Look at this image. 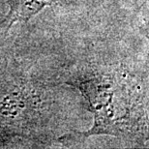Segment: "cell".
Wrapping results in <instances>:
<instances>
[{
	"instance_id": "obj_1",
	"label": "cell",
	"mask_w": 149,
	"mask_h": 149,
	"mask_svg": "<svg viewBox=\"0 0 149 149\" xmlns=\"http://www.w3.org/2000/svg\"><path fill=\"white\" fill-rule=\"evenodd\" d=\"M74 85L87 99L95 115L93 128L87 133L80 134L81 136L129 135L139 128L143 109L115 77H95Z\"/></svg>"
},
{
	"instance_id": "obj_2",
	"label": "cell",
	"mask_w": 149,
	"mask_h": 149,
	"mask_svg": "<svg viewBox=\"0 0 149 149\" xmlns=\"http://www.w3.org/2000/svg\"><path fill=\"white\" fill-rule=\"evenodd\" d=\"M58 1L59 0H9L10 11L4 22L8 23L9 28L17 20L27 22L46 6H52Z\"/></svg>"
}]
</instances>
